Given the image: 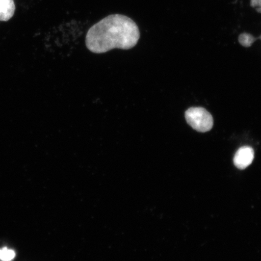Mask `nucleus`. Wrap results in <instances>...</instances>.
Masks as SVG:
<instances>
[{
	"mask_svg": "<svg viewBox=\"0 0 261 261\" xmlns=\"http://www.w3.org/2000/svg\"><path fill=\"white\" fill-rule=\"evenodd\" d=\"M250 6L255 8L257 12L261 14V0H250Z\"/></svg>",
	"mask_w": 261,
	"mask_h": 261,
	"instance_id": "nucleus-7",
	"label": "nucleus"
},
{
	"mask_svg": "<svg viewBox=\"0 0 261 261\" xmlns=\"http://www.w3.org/2000/svg\"><path fill=\"white\" fill-rule=\"evenodd\" d=\"M140 34L132 19L120 14L107 16L87 32L86 44L94 54L106 53L114 48L129 50L136 46Z\"/></svg>",
	"mask_w": 261,
	"mask_h": 261,
	"instance_id": "nucleus-1",
	"label": "nucleus"
},
{
	"mask_svg": "<svg viewBox=\"0 0 261 261\" xmlns=\"http://www.w3.org/2000/svg\"><path fill=\"white\" fill-rule=\"evenodd\" d=\"M254 154V150L251 147L247 146L241 147L234 156V165L238 169L246 168L252 163Z\"/></svg>",
	"mask_w": 261,
	"mask_h": 261,
	"instance_id": "nucleus-3",
	"label": "nucleus"
},
{
	"mask_svg": "<svg viewBox=\"0 0 261 261\" xmlns=\"http://www.w3.org/2000/svg\"><path fill=\"white\" fill-rule=\"evenodd\" d=\"M15 11L14 0H0V21H9L14 16Z\"/></svg>",
	"mask_w": 261,
	"mask_h": 261,
	"instance_id": "nucleus-4",
	"label": "nucleus"
},
{
	"mask_svg": "<svg viewBox=\"0 0 261 261\" xmlns=\"http://www.w3.org/2000/svg\"><path fill=\"white\" fill-rule=\"evenodd\" d=\"M185 119L192 128L198 132H210L214 125L213 117L203 108L192 107L185 112Z\"/></svg>",
	"mask_w": 261,
	"mask_h": 261,
	"instance_id": "nucleus-2",
	"label": "nucleus"
},
{
	"mask_svg": "<svg viewBox=\"0 0 261 261\" xmlns=\"http://www.w3.org/2000/svg\"><path fill=\"white\" fill-rule=\"evenodd\" d=\"M15 257L14 250L8 249L7 247L0 249V260L11 261L15 258Z\"/></svg>",
	"mask_w": 261,
	"mask_h": 261,
	"instance_id": "nucleus-6",
	"label": "nucleus"
},
{
	"mask_svg": "<svg viewBox=\"0 0 261 261\" xmlns=\"http://www.w3.org/2000/svg\"><path fill=\"white\" fill-rule=\"evenodd\" d=\"M257 40H261V36L258 38H254L253 36L247 34V33H243L238 37V41H239L240 44L245 47L252 46L253 42Z\"/></svg>",
	"mask_w": 261,
	"mask_h": 261,
	"instance_id": "nucleus-5",
	"label": "nucleus"
}]
</instances>
